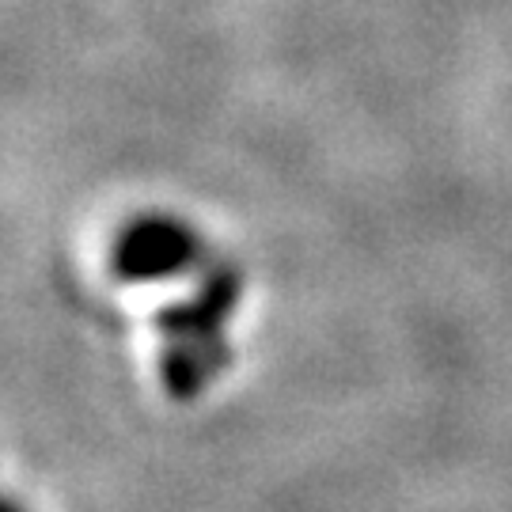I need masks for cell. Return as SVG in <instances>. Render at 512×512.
I'll return each mask as SVG.
<instances>
[{
  "mask_svg": "<svg viewBox=\"0 0 512 512\" xmlns=\"http://www.w3.org/2000/svg\"><path fill=\"white\" fill-rule=\"evenodd\" d=\"M243 296V277L232 262L209 266L198 293L160 315L164 384L175 399H194L228 365V319Z\"/></svg>",
  "mask_w": 512,
  "mask_h": 512,
  "instance_id": "cell-1",
  "label": "cell"
},
{
  "mask_svg": "<svg viewBox=\"0 0 512 512\" xmlns=\"http://www.w3.org/2000/svg\"><path fill=\"white\" fill-rule=\"evenodd\" d=\"M205 255L202 232L175 213H137L110 243V274L126 285H152L190 274Z\"/></svg>",
  "mask_w": 512,
  "mask_h": 512,
  "instance_id": "cell-2",
  "label": "cell"
},
{
  "mask_svg": "<svg viewBox=\"0 0 512 512\" xmlns=\"http://www.w3.org/2000/svg\"><path fill=\"white\" fill-rule=\"evenodd\" d=\"M0 512H23V505H16L12 497H4V494H0Z\"/></svg>",
  "mask_w": 512,
  "mask_h": 512,
  "instance_id": "cell-3",
  "label": "cell"
}]
</instances>
